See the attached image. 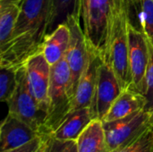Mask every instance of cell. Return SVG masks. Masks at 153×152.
<instances>
[{"instance_id": "7402d4cb", "label": "cell", "mask_w": 153, "mask_h": 152, "mask_svg": "<svg viewBox=\"0 0 153 152\" xmlns=\"http://www.w3.org/2000/svg\"><path fill=\"white\" fill-rule=\"evenodd\" d=\"M118 152H153V126Z\"/></svg>"}, {"instance_id": "603a6c76", "label": "cell", "mask_w": 153, "mask_h": 152, "mask_svg": "<svg viewBox=\"0 0 153 152\" xmlns=\"http://www.w3.org/2000/svg\"><path fill=\"white\" fill-rule=\"evenodd\" d=\"M148 42L149 47V64L146 75V98L148 99L147 110L150 111L153 106V41Z\"/></svg>"}, {"instance_id": "ba28073f", "label": "cell", "mask_w": 153, "mask_h": 152, "mask_svg": "<svg viewBox=\"0 0 153 152\" xmlns=\"http://www.w3.org/2000/svg\"><path fill=\"white\" fill-rule=\"evenodd\" d=\"M129 65L131 73L130 89L146 95V75L149 64V47L144 33L129 22Z\"/></svg>"}, {"instance_id": "9c48e42d", "label": "cell", "mask_w": 153, "mask_h": 152, "mask_svg": "<svg viewBox=\"0 0 153 152\" xmlns=\"http://www.w3.org/2000/svg\"><path fill=\"white\" fill-rule=\"evenodd\" d=\"M123 90L115 72L103 61L99 67L94 95L90 107L92 120L102 121L114 101Z\"/></svg>"}, {"instance_id": "484cf974", "label": "cell", "mask_w": 153, "mask_h": 152, "mask_svg": "<svg viewBox=\"0 0 153 152\" xmlns=\"http://www.w3.org/2000/svg\"><path fill=\"white\" fill-rule=\"evenodd\" d=\"M150 113H151V122L153 126V106L152 107V108L150 109Z\"/></svg>"}, {"instance_id": "6da1fadb", "label": "cell", "mask_w": 153, "mask_h": 152, "mask_svg": "<svg viewBox=\"0 0 153 152\" xmlns=\"http://www.w3.org/2000/svg\"><path fill=\"white\" fill-rule=\"evenodd\" d=\"M55 0H24L7 49L0 54V67L22 66L41 51Z\"/></svg>"}, {"instance_id": "4fadbf2b", "label": "cell", "mask_w": 153, "mask_h": 152, "mask_svg": "<svg viewBox=\"0 0 153 152\" xmlns=\"http://www.w3.org/2000/svg\"><path fill=\"white\" fill-rule=\"evenodd\" d=\"M148 99L145 95L130 88L124 90L114 101L102 122H110L126 117L135 112L146 109Z\"/></svg>"}, {"instance_id": "7c38bea8", "label": "cell", "mask_w": 153, "mask_h": 152, "mask_svg": "<svg viewBox=\"0 0 153 152\" xmlns=\"http://www.w3.org/2000/svg\"><path fill=\"white\" fill-rule=\"evenodd\" d=\"M42 136L28 125L7 114L0 128V152H5L21 147L30 141Z\"/></svg>"}, {"instance_id": "d6986e66", "label": "cell", "mask_w": 153, "mask_h": 152, "mask_svg": "<svg viewBox=\"0 0 153 152\" xmlns=\"http://www.w3.org/2000/svg\"><path fill=\"white\" fill-rule=\"evenodd\" d=\"M21 66L0 67V100L7 103L13 95L18 83V70Z\"/></svg>"}, {"instance_id": "8992f818", "label": "cell", "mask_w": 153, "mask_h": 152, "mask_svg": "<svg viewBox=\"0 0 153 152\" xmlns=\"http://www.w3.org/2000/svg\"><path fill=\"white\" fill-rule=\"evenodd\" d=\"M152 126L147 109L135 112L122 119L103 122L108 152H118L143 135Z\"/></svg>"}, {"instance_id": "ac0fdd59", "label": "cell", "mask_w": 153, "mask_h": 152, "mask_svg": "<svg viewBox=\"0 0 153 152\" xmlns=\"http://www.w3.org/2000/svg\"><path fill=\"white\" fill-rule=\"evenodd\" d=\"M70 15L80 16V0H55L53 13L48 33L55 30L57 25L66 22Z\"/></svg>"}, {"instance_id": "3957f363", "label": "cell", "mask_w": 153, "mask_h": 152, "mask_svg": "<svg viewBox=\"0 0 153 152\" xmlns=\"http://www.w3.org/2000/svg\"><path fill=\"white\" fill-rule=\"evenodd\" d=\"M70 80V69L65 58L51 66L48 110L45 124L47 134L54 132L72 110Z\"/></svg>"}, {"instance_id": "2e32d148", "label": "cell", "mask_w": 153, "mask_h": 152, "mask_svg": "<svg viewBox=\"0 0 153 152\" xmlns=\"http://www.w3.org/2000/svg\"><path fill=\"white\" fill-rule=\"evenodd\" d=\"M24 0H0V54L8 47Z\"/></svg>"}, {"instance_id": "5b68a950", "label": "cell", "mask_w": 153, "mask_h": 152, "mask_svg": "<svg viewBox=\"0 0 153 152\" xmlns=\"http://www.w3.org/2000/svg\"><path fill=\"white\" fill-rule=\"evenodd\" d=\"M115 0H80V16L89 45L103 57L108 22Z\"/></svg>"}, {"instance_id": "4316f807", "label": "cell", "mask_w": 153, "mask_h": 152, "mask_svg": "<svg viewBox=\"0 0 153 152\" xmlns=\"http://www.w3.org/2000/svg\"><path fill=\"white\" fill-rule=\"evenodd\" d=\"M36 152H43V151H42V148L40 147V148H39V150H38Z\"/></svg>"}, {"instance_id": "30bf717a", "label": "cell", "mask_w": 153, "mask_h": 152, "mask_svg": "<svg viewBox=\"0 0 153 152\" xmlns=\"http://www.w3.org/2000/svg\"><path fill=\"white\" fill-rule=\"evenodd\" d=\"M24 65L31 93L40 108L44 110L48 116L51 66L41 51L30 56Z\"/></svg>"}, {"instance_id": "ffe728a7", "label": "cell", "mask_w": 153, "mask_h": 152, "mask_svg": "<svg viewBox=\"0 0 153 152\" xmlns=\"http://www.w3.org/2000/svg\"><path fill=\"white\" fill-rule=\"evenodd\" d=\"M140 29L149 41H153V0H141L137 7Z\"/></svg>"}, {"instance_id": "cb8c5ba5", "label": "cell", "mask_w": 153, "mask_h": 152, "mask_svg": "<svg viewBox=\"0 0 153 152\" xmlns=\"http://www.w3.org/2000/svg\"><path fill=\"white\" fill-rule=\"evenodd\" d=\"M41 143H42V136L38 137L21 147L5 152H36L41 147Z\"/></svg>"}, {"instance_id": "d4e9b609", "label": "cell", "mask_w": 153, "mask_h": 152, "mask_svg": "<svg viewBox=\"0 0 153 152\" xmlns=\"http://www.w3.org/2000/svg\"><path fill=\"white\" fill-rule=\"evenodd\" d=\"M140 1L141 0H129V3H130L132 8H134V9L136 10L137 7H138V5H139V4H140Z\"/></svg>"}, {"instance_id": "5bb4252c", "label": "cell", "mask_w": 153, "mask_h": 152, "mask_svg": "<svg viewBox=\"0 0 153 152\" xmlns=\"http://www.w3.org/2000/svg\"><path fill=\"white\" fill-rule=\"evenodd\" d=\"M69 42L70 30L66 22L57 25L55 30L45 36L41 46V52L50 66L65 58Z\"/></svg>"}, {"instance_id": "9a60e30c", "label": "cell", "mask_w": 153, "mask_h": 152, "mask_svg": "<svg viewBox=\"0 0 153 152\" xmlns=\"http://www.w3.org/2000/svg\"><path fill=\"white\" fill-rule=\"evenodd\" d=\"M91 120L90 108L72 111L66 116L60 125L49 134L62 141H76Z\"/></svg>"}, {"instance_id": "44dd1931", "label": "cell", "mask_w": 153, "mask_h": 152, "mask_svg": "<svg viewBox=\"0 0 153 152\" xmlns=\"http://www.w3.org/2000/svg\"><path fill=\"white\" fill-rule=\"evenodd\" d=\"M41 148L43 152H78L76 141H62L56 139L51 134L42 136Z\"/></svg>"}, {"instance_id": "8fae6325", "label": "cell", "mask_w": 153, "mask_h": 152, "mask_svg": "<svg viewBox=\"0 0 153 152\" xmlns=\"http://www.w3.org/2000/svg\"><path fill=\"white\" fill-rule=\"evenodd\" d=\"M102 63L101 55L89 45L87 64L79 79L73 97L71 112L91 107L96 87L99 67Z\"/></svg>"}, {"instance_id": "52a82bcc", "label": "cell", "mask_w": 153, "mask_h": 152, "mask_svg": "<svg viewBox=\"0 0 153 152\" xmlns=\"http://www.w3.org/2000/svg\"><path fill=\"white\" fill-rule=\"evenodd\" d=\"M80 22L81 17L76 15L68 16L65 22L70 30V42L65 58L71 73L70 93L72 99L74 95L79 79L86 66L89 55V42Z\"/></svg>"}, {"instance_id": "277c9868", "label": "cell", "mask_w": 153, "mask_h": 152, "mask_svg": "<svg viewBox=\"0 0 153 152\" xmlns=\"http://www.w3.org/2000/svg\"><path fill=\"white\" fill-rule=\"evenodd\" d=\"M6 104L8 114L20 119L42 136L47 134L45 127L47 113L40 108L31 93L24 65L18 70L16 90Z\"/></svg>"}, {"instance_id": "7a4b0ae2", "label": "cell", "mask_w": 153, "mask_h": 152, "mask_svg": "<svg viewBox=\"0 0 153 152\" xmlns=\"http://www.w3.org/2000/svg\"><path fill=\"white\" fill-rule=\"evenodd\" d=\"M132 6L129 0H115L110 11L103 61L117 76L123 90L131 86L129 65V22Z\"/></svg>"}, {"instance_id": "e0dca14e", "label": "cell", "mask_w": 153, "mask_h": 152, "mask_svg": "<svg viewBox=\"0 0 153 152\" xmlns=\"http://www.w3.org/2000/svg\"><path fill=\"white\" fill-rule=\"evenodd\" d=\"M78 152H108L103 122L93 119L76 140Z\"/></svg>"}]
</instances>
